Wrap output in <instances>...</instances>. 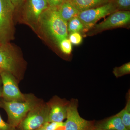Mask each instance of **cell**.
<instances>
[{
	"label": "cell",
	"mask_w": 130,
	"mask_h": 130,
	"mask_svg": "<svg viewBox=\"0 0 130 130\" xmlns=\"http://www.w3.org/2000/svg\"><path fill=\"white\" fill-rule=\"evenodd\" d=\"M57 9L61 17L67 22L72 18L77 16L79 13L67 0L65 1Z\"/></svg>",
	"instance_id": "cell-14"
},
{
	"label": "cell",
	"mask_w": 130,
	"mask_h": 130,
	"mask_svg": "<svg viewBox=\"0 0 130 130\" xmlns=\"http://www.w3.org/2000/svg\"><path fill=\"white\" fill-rule=\"evenodd\" d=\"M79 12L104 5L112 0H67Z\"/></svg>",
	"instance_id": "cell-13"
},
{
	"label": "cell",
	"mask_w": 130,
	"mask_h": 130,
	"mask_svg": "<svg viewBox=\"0 0 130 130\" xmlns=\"http://www.w3.org/2000/svg\"><path fill=\"white\" fill-rule=\"evenodd\" d=\"M118 11L112 0L97 7L79 12L78 15L83 24L85 32L94 27L99 20Z\"/></svg>",
	"instance_id": "cell-7"
},
{
	"label": "cell",
	"mask_w": 130,
	"mask_h": 130,
	"mask_svg": "<svg viewBox=\"0 0 130 130\" xmlns=\"http://www.w3.org/2000/svg\"><path fill=\"white\" fill-rule=\"evenodd\" d=\"M12 5L14 6L16 11H18L21 7L22 4L23 3L24 0H10Z\"/></svg>",
	"instance_id": "cell-24"
},
{
	"label": "cell",
	"mask_w": 130,
	"mask_h": 130,
	"mask_svg": "<svg viewBox=\"0 0 130 130\" xmlns=\"http://www.w3.org/2000/svg\"><path fill=\"white\" fill-rule=\"evenodd\" d=\"M64 122H47L43 125V126L46 130H56L61 126H64Z\"/></svg>",
	"instance_id": "cell-21"
},
{
	"label": "cell",
	"mask_w": 130,
	"mask_h": 130,
	"mask_svg": "<svg viewBox=\"0 0 130 130\" xmlns=\"http://www.w3.org/2000/svg\"><path fill=\"white\" fill-rule=\"evenodd\" d=\"M35 130H46L45 129V128L43 125L41 127H40V128H38V129H37Z\"/></svg>",
	"instance_id": "cell-26"
},
{
	"label": "cell",
	"mask_w": 130,
	"mask_h": 130,
	"mask_svg": "<svg viewBox=\"0 0 130 130\" xmlns=\"http://www.w3.org/2000/svg\"><path fill=\"white\" fill-rule=\"evenodd\" d=\"M37 102L32 96L28 95L25 101H8L4 100L1 105L7 113L9 124L14 128L20 124L28 112Z\"/></svg>",
	"instance_id": "cell-2"
},
{
	"label": "cell",
	"mask_w": 130,
	"mask_h": 130,
	"mask_svg": "<svg viewBox=\"0 0 130 130\" xmlns=\"http://www.w3.org/2000/svg\"><path fill=\"white\" fill-rule=\"evenodd\" d=\"M36 33L58 46L61 41L68 38L67 22L61 17L58 9L49 7L42 14Z\"/></svg>",
	"instance_id": "cell-1"
},
{
	"label": "cell",
	"mask_w": 130,
	"mask_h": 130,
	"mask_svg": "<svg viewBox=\"0 0 130 130\" xmlns=\"http://www.w3.org/2000/svg\"><path fill=\"white\" fill-rule=\"evenodd\" d=\"M130 73V63H126L119 67H116L113 69L114 75L117 78L124 75L129 74Z\"/></svg>",
	"instance_id": "cell-17"
},
{
	"label": "cell",
	"mask_w": 130,
	"mask_h": 130,
	"mask_svg": "<svg viewBox=\"0 0 130 130\" xmlns=\"http://www.w3.org/2000/svg\"><path fill=\"white\" fill-rule=\"evenodd\" d=\"M94 130H107L104 129H101V128H96Z\"/></svg>",
	"instance_id": "cell-28"
},
{
	"label": "cell",
	"mask_w": 130,
	"mask_h": 130,
	"mask_svg": "<svg viewBox=\"0 0 130 130\" xmlns=\"http://www.w3.org/2000/svg\"><path fill=\"white\" fill-rule=\"evenodd\" d=\"M2 70H1V69L0 68V72H1L2 71Z\"/></svg>",
	"instance_id": "cell-29"
},
{
	"label": "cell",
	"mask_w": 130,
	"mask_h": 130,
	"mask_svg": "<svg viewBox=\"0 0 130 130\" xmlns=\"http://www.w3.org/2000/svg\"><path fill=\"white\" fill-rule=\"evenodd\" d=\"M14 6L10 0H0V42H9L14 38Z\"/></svg>",
	"instance_id": "cell-4"
},
{
	"label": "cell",
	"mask_w": 130,
	"mask_h": 130,
	"mask_svg": "<svg viewBox=\"0 0 130 130\" xmlns=\"http://www.w3.org/2000/svg\"><path fill=\"white\" fill-rule=\"evenodd\" d=\"M12 127L9 124L6 123L0 115V130H12Z\"/></svg>",
	"instance_id": "cell-23"
},
{
	"label": "cell",
	"mask_w": 130,
	"mask_h": 130,
	"mask_svg": "<svg viewBox=\"0 0 130 130\" xmlns=\"http://www.w3.org/2000/svg\"><path fill=\"white\" fill-rule=\"evenodd\" d=\"M129 11H116L111 14L101 23L95 26L96 31H101L118 27H122L130 23Z\"/></svg>",
	"instance_id": "cell-10"
},
{
	"label": "cell",
	"mask_w": 130,
	"mask_h": 130,
	"mask_svg": "<svg viewBox=\"0 0 130 130\" xmlns=\"http://www.w3.org/2000/svg\"><path fill=\"white\" fill-rule=\"evenodd\" d=\"M49 7L46 0H24L19 9L21 21L36 32L42 14Z\"/></svg>",
	"instance_id": "cell-3"
},
{
	"label": "cell",
	"mask_w": 130,
	"mask_h": 130,
	"mask_svg": "<svg viewBox=\"0 0 130 130\" xmlns=\"http://www.w3.org/2000/svg\"><path fill=\"white\" fill-rule=\"evenodd\" d=\"M2 96V84L0 78V98Z\"/></svg>",
	"instance_id": "cell-25"
},
{
	"label": "cell",
	"mask_w": 130,
	"mask_h": 130,
	"mask_svg": "<svg viewBox=\"0 0 130 130\" xmlns=\"http://www.w3.org/2000/svg\"><path fill=\"white\" fill-rule=\"evenodd\" d=\"M69 40L72 44L78 45L81 44L83 41V37L79 32H74L70 34Z\"/></svg>",
	"instance_id": "cell-20"
},
{
	"label": "cell",
	"mask_w": 130,
	"mask_h": 130,
	"mask_svg": "<svg viewBox=\"0 0 130 130\" xmlns=\"http://www.w3.org/2000/svg\"><path fill=\"white\" fill-rule=\"evenodd\" d=\"M128 98L126 106L124 109L118 113L126 128L130 130V99Z\"/></svg>",
	"instance_id": "cell-16"
},
{
	"label": "cell",
	"mask_w": 130,
	"mask_h": 130,
	"mask_svg": "<svg viewBox=\"0 0 130 130\" xmlns=\"http://www.w3.org/2000/svg\"><path fill=\"white\" fill-rule=\"evenodd\" d=\"M56 130H64V126L60 127Z\"/></svg>",
	"instance_id": "cell-27"
},
{
	"label": "cell",
	"mask_w": 130,
	"mask_h": 130,
	"mask_svg": "<svg viewBox=\"0 0 130 130\" xmlns=\"http://www.w3.org/2000/svg\"><path fill=\"white\" fill-rule=\"evenodd\" d=\"M69 103L58 97L52 99L47 103L50 108L48 122H63L66 119Z\"/></svg>",
	"instance_id": "cell-11"
},
{
	"label": "cell",
	"mask_w": 130,
	"mask_h": 130,
	"mask_svg": "<svg viewBox=\"0 0 130 130\" xmlns=\"http://www.w3.org/2000/svg\"><path fill=\"white\" fill-rule=\"evenodd\" d=\"M117 10L129 11L130 9V0H112Z\"/></svg>",
	"instance_id": "cell-19"
},
{
	"label": "cell",
	"mask_w": 130,
	"mask_h": 130,
	"mask_svg": "<svg viewBox=\"0 0 130 130\" xmlns=\"http://www.w3.org/2000/svg\"><path fill=\"white\" fill-rule=\"evenodd\" d=\"M1 43V42H0V43Z\"/></svg>",
	"instance_id": "cell-30"
},
{
	"label": "cell",
	"mask_w": 130,
	"mask_h": 130,
	"mask_svg": "<svg viewBox=\"0 0 130 130\" xmlns=\"http://www.w3.org/2000/svg\"><path fill=\"white\" fill-rule=\"evenodd\" d=\"M58 46L61 51L65 54L69 55L71 53L72 46L68 38L61 41Z\"/></svg>",
	"instance_id": "cell-18"
},
{
	"label": "cell",
	"mask_w": 130,
	"mask_h": 130,
	"mask_svg": "<svg viewBox=\"0 0 130 130\" xmlns=\"http://www.w3.org/2000/svg\"><path fill=\"white\" fill-rule=\"evenodd\" d=\"M50 108L47 103L38 102L20 123L21 130H35L48 122Z\"/></svg>",
	"instance_id": "cell-6"
},
{
	"label": "cell",
	"mask_w": 130,
	"mask_h": 130,
	"mask_svg": "<svg viewBox=\"0 0 130 130\" xmlns=\"http://www.w3.org/2000/svg\"><path fill=\"white\" fill-rule=\"evenodd\" d=\"M78 101L72 99L67 109V120L64 130H94L95 128L94 121H88L82 118L78 111Z\"/></svg>",
	"instance_id": "cell-8"
},
{
	"label": "cell",
	"mask_w": 130,
	"mask_h": 130,
	"mask_svg": "<svg viewBox=\"0 0 130 130\" xmlns=\"http://www.w3.org/2000/svg\"><path fill=\"white\" fill-rule=\"evenodd\" d=\"M21 63V58L14 46L9 42L0 43V68L2 71L18 76Z\"/></svg>",
	"instance_id": "cell-5"
},
{
	"label": "cell",
	"mask_w": 130,
	"mask_h": 130,
	"mask_svg": "<svg viewBox=\"0 0 130 130\" xmlns=\"http://www.w3.org/2000/svg\"><path fill=\"white\" fill-rule=\"evenodd\" d=\"M66 1V0H46L49 7L56 9Z\"/></svg>",
	"instance_id": "cell-22"
},
{
	"label": "cell",
	"mask_w": 130,
	"mask_h": 130,
	"mask_svg": "<svg viewBox=\"0 0 130 130\" xmlns=\"http://www.w3.org/2000/svg\"><path fill=\"white\" fill-rule=\"evenodd\" d=\"M2 84V96L4 100L8 101H23L28 95L22 94L19 89L15 77L8 72L2 71L0 72Z\"/></svg>",
	"instance_id": "cell-9"
},
{
	"label": "cell",
	"mask_w": 130,
	"mask_h": 130,
	"mask_svg": "<svg viewBox=\"0 0 130 130\" xmlns=\"http://www.w3.org/2000/svg\"><path fill=\"white\" fill-rule=\"evenodd\" d=\"M67 30L69 34L74 32H85L83 24L78 16L72 18L68 21Z\"/></svg>",
	"instance_id": "cell-15"
},
{
	"label": "cell",
	"mask_w": 130,
	"mask_h": 130,
	"mask_svg": "<svg viewBox=\"0 0 130 130\" xmlns=\"http://www.w3.org/2000/svg\"><path fill=\"white\" fill-rule=\"evenodd\" d=\"M96 128L111 130H128L118 114L95 124Z\"/></svg>",
	"instance_id": "cell-12"
}]
</instances>
